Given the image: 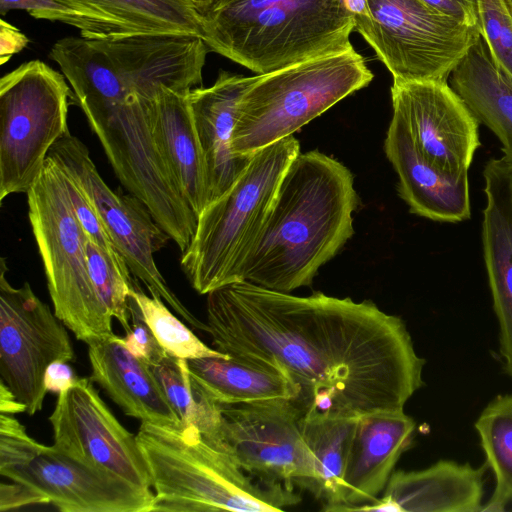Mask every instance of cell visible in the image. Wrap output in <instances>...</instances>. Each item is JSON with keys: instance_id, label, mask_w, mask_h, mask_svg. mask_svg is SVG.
Instances as JSON below:
<instances>
[{"instance_id": "6da1fadb", "label": "cell", "mask_w": 512, "mask_h": 512, "mask_svg": "<svg viewBox=\"0 0 512 512\" xmlns=\"http://www.w3.org/2000/svg\"><path fill=\"white\" fill-rule=\"evenodd\" d=\"M206 310L215 349L294 381L306 412L403 411L424 384L425 360L405 322L370 300L295 296L237 281L209 292Z\"/></svg>"}, {"instance_id": "7a4b0ae2", "label": "cell", "mask_w": 512, "mask_h": 512, "mask_svg": "<svg viewBox=\"0 0 512 512\" xmlns=\"http://www.w3.org/2000/svg\"><path fill=\"white\" fill-rule=\"evenodd\" d=\"M357 206L345 165L318 150L300 152L281 179L242 281L285 293L310 286L352 237Z\"/></svg>"}, {"instance_id": "3957f363", "label": "cell", "mask_w": 512, "mask_h": 512, "mask_svg": "<svg viewBox=\"0 0 512 512\" xmlns=\"http://www.w3.org/2000/svg\"><path fill=\"white\" fill-rule=\"evenodd\" d=\"M202 39L257 75L351 47L344 0H204Z\"/></svg>"}, {"instance_id": "277c9868", "label": "cell", "mask_w": 512, "mask_h": 512, "mask_svg": "<svg viewBox=\"0 0 512 512\" xmlns=\"http://www.w3.org/2000/svg\"><path fill=\"white\" fill-rule=\"evenodd\" d=\"M136 437L153 482L150 512H275L301 502L282 483L253 480L196 427L142 422Z\"/></svg>"}, {"instance_id": "5b68a950", "label": "cell", "mask_w": 512, "mask_h": 512, "mask_svg": "<svg viewBox=\"0 0 512 512\" xmlns=\"http://www.w3.org/2000/svg\"><path fill=\"white\" fill-rule=\"evenodd\" d=\"M209 49L200 36L140 34L56 41L49 58L73 91V102L110 101L130 94L155 95L166 86L186 92L202 82Z\"/></svg>"}, {"instance_id": "8992f818", "label": "cell", "mask_w": 512, "mask_h": 512, "mask_svg": "<svg viewBox=\"0 0 512 512\" xmlns=\"http://www.w3.org/2000/svg\"><path fill=\"white\" fill-rule=\"evenodd\" d=\"M299 153L293 135L259 150L232 186L198 215L180 266L199 294L242 281L281 179Z\"/></svg>"}, {"instance_id": "52a82bcc", "label": "cell", "mask_w": 512, "mask_h": 512, "mask_svg": "<svg viewBox=\"0 0 512 512\" xmlns=\"http://www.w3.org/2000/svg\"><path fill=\"white\" fill-rule=\"evenodd\" d=\"M372 79L365 59L353 46L259 75L237 106L233 154L252 157L292 136Z\"/></svg>"}, {"instance_id": "ba28073f", "label": "cell", "mask_w": 512, "mask_h": 512, "mask_svg": "<svg viewBox=\"0 0 512 512\" xmlns=\"http://www.w3.org/2000/svg\"><path fill=\"white\" fill-rule=\"evenodd\" d=\"M26 194L55 315L84 343L114 334L113 317L90 279L86 233L74 213L63 172L51 158Z\"/></svg>"}, {"instance_id": "9c48e42d", "label": "cell", "mask_w": 512, "mask_h": 512, "mask_svg": "<svg viewBox=\"0 0 512 512\" xmlns=\"http://www.w3.org/2000/svg\"><path fill=\"white\" fill-rule=\"evenodd\" d=\"M73 91L63 73L31 60L0 81V202L27 193L52 146L69 132Z\"/></svg>"}, {"instance_id": "30bf717a", "label": "cell", "mask_w": 512, "mask_h": 512, "mask_svg": "<svg viewBox=\"0 0 512 512\" xmlns=\"http://www.w3.org/2000/svg\"><path fill=\"white\" fill-rule=\"evenodd\" d=\"M0 474L42 494L61 512H150L154 492L43 445L0 415Z\"/></svg>"}, {"instance_id": "8fae6325", "label": "cell", "mask_w": 512, "mask_h": 512, "mask_svg": "<svg viewBox=\"0 0 512 512\" xmlns=\"http://www.w3.org/2000/svg\"><path fill=\"white\" fill-rule=\"evenodd\" d=\"M368 16H354V30L375 51L393 79L447 81L479 27L464 24L421 0H367Z\"/></svg>"}, {"instance_id": "7c38bea8", "label": "cell", "mask_w": 512, "mask_h": 512, "mask_svg": "<svg viewBox=\"0 0 512 512\" xmlns=\"http://www.w3.org/2000/svg\"><path fill=\"white\" fill-rule=\"evenodd\" d=\"M48 157L83 189L132 275L190 325L207 332V324L180 301L155 263L154 254L171 239L146 205L131 193L113 191L100 176L86 145L70 132L52 146Z\"/></svg>"}, {"instance_id": "4fadbf2b", "label": "cell", "mask_w": 512, "mask_h": 512, "mask_svg": "<svg viewBox=\"0 0 512 512\" xmlns=\"http://www.w3.org/2000/svg\"><path fill=\"white\" fill-rule=\"evenodd\" d=\"M0 266V379L32 416L43 407L47 367L73 361L75 353L64 323L28 282L10 284L5 258Z\"/></svg>"}, {"instance_id": "5bb4252c", "label": "cell", "mask_w": 512, "mask_h": 512, "mask_svg": "<svg viewBox=\"0 0 512 512\" xmlns=\"http://www.w3.org/2000/svg\"><path fill=\"white\" fill-rule=\"evenodd\" d=\"M220 412V440L245 472L308 491L311 454L302 432L305 409L299 402L220 404Z\"/></svg>"}, {"instance_id": "9a60e30c", "label": "cell", "mask_w": 512, "mask_h": 512, "mask_svg": "<svg viewBox=\"0 0 512 512\" xmlns=\"http://www.w3.org/2000/svg\"><path fill=\"white\" fill-rule=\"evenodd\" d=\"M92 382L91 378H78L58 394L48 418L53 445L87 464L151 490L150 469L136 435L117 420Z\"/></svg>"}, {"instance_id": "2e32d148", "label": "cell", "mask_w": 512, "mask_h": 512, "mask_svg": "<svg viewBox=\"0 0 512 512\" xmlns=\"http://www.w3.org/2000/svg\"><path fill=\"white\" fill-rule=\"evenodd\" d=\"M392 117L419 153L452 175H466L480 146L478 120L447 81L393 79Z\"/></svg>"}, {"instance_id": "e0dca14e", "label": "cell", "mask_w": 512, "mask_h": 512, "mask_svg": "<svg viewBox=\"0 0 512 512\" xmlns=\"http://www.w3.org/2000/svg\"><path fill=\"white\" fill-rule=\"evenodd\" d=\"M486 206L483 210L484 261L499 325L503 367L512 378V166L490 159L483 170Z\"/></svg>"}, {"instance_id": "ac0fdd59", "label": "cell", "mask_w": 512, "mask_h": 512, "mask_svg": "<svg viewBox=\"0 0 512 512\" xmlns=\"http://www.w3.org/2000/svg\"><path fill=\"white\" fill-rule=\"evenodd\" d=\"M258 78L220 71L214 84L187 94L206 166L208 204L232 186L252 158L233 154L231 141L238 103Z\"/></svg>"}, {"instance_id": "d6986e66", "label": "cell", "mask_w": 512, "mask_h": 512, "mask_svg": "<svg viewBox=\"0 0 512 512\" xmlns=\"http://www.w3.org/2000/svg\"><path fill=\"white\" fill-rule=\"evenodd\" d=\"M416 423L403 411L361 416L344 474V509L355 511L377 500L401 455L413 442Z\"/></svg>"}, {"instance_id": "ffe728a7", "label": "cell", "mask_w": 512, "mask_h": 512, "mask_svg": "<svg viewBox=\"0 0 512 512\" xmlns=\"http://www.w3.org/2000/svg\"><path fill=\"white\" fill-rule=\"evenodd\" d=\"M56 1L75 14V28L86 39L140 34L202 35L204 0Z\"/></svg>"}, {"instance_id": "44dd1931", "label": "cell", "mask_w": 512, "mask_h": 512, "mask_svg": "<svg viewBox=\"0 0 512 512\" xmlns=\"http://www.w3.org/2000/svg\"><path fill=\"white\" fill-rule=\"evenodd\" d=\"M384 151L398 175L399 195L410 212L440 222L470 218L468 174L452 175L427 161L394 117L387 130Z\"/></svg>"}, {"instance_id": "7402d4cb", "label": "cell", "mask_w": 512, "mask_h": 512, "mask_svg": "<svg viewBox=\"0 0 512 512\" xmlns=\"http://www.w3.org/2000/svg\"><path fill=\"white\" fill-rule=\"evenodd\" d=\"M91 380L130 417L141 422L183 428L149 365L112 334L89 341Z\"/></svg>"}, {"instance_id": "603a6c76", "label": "cell", "mask_w": 512, "mask_h": 512, "mask_svg": "<svg viewBox=\"0 0 512 512\" xmlns=\"http://www.w3.org/2000/svg\"><path fill=\"white\" fill-rule=\"evenodd\" d=\"M189 91L161 87L151 101L150 116L170 176L198 217L209 202V194L205 161L187 97Z\"/></svg>"}, {"instance_id": "cb8c5ba5", "label": "cell", "mask_w": 512, "mask_h": 512, "mask_svg": "<svg viewBox=\"0 0 512 512\" xmlns=\"http://www.w3.org/2000/svg\"><path fill=\"white\" fill-rule=\"evenodd\" d=\"M487 468L439 460L421 470L394 471L383 495L401 512L481 511Z\"/></svg>"}, {"instance_id": "d4e9b609", "label": "cell", "mask_w": 512, "mask_h": 512, "mask_svg": "<svg viewBox=\"0 0 512 512\" xmlns=\"http://www.w3.org/2000/svg\"><path fill=\"white\" fill-rule=\"evenodd\" d=\"M448 80L478 122L498 137L501 158L512 166V79L498 69L482 37L470 47Z\"/></svg>"}, {"instance_id": "484cf974", "label": "cell", "mask_w": 512, "mask_h": 512, "mask_svg": "<svg viewBox=\"0 0 512 512\" xmlns=\"http://www.w3.org/2000/svg\"><path fill=\"white\" fill-rule=\"evenodd\" d=\"M187 364L193 379L207 397L217 404L301 400L300 386L273 370L230 357L194 358L188 359Z\"/></svg>"}, {"instance_id": "4316f807", "label": "cell", "mask_w": 512, "mask_h": 512, "mask_svg": "<svg viewBox=\"0 0 512 512\" xmlns=\"http://www.w3.org/2000/svg\"><path fill=\"white\" fill-rule=\"evenodd\" d=\"M357 418L305 412L304 440L311 454L312 480L308 491L322 502V510L344 509V474Z\"/></svg>"}, {"instance_id": "83f0119b", "label": "cell", "mask_w": 512, "mask_h": 512, "mask_svg": "<svg viewBox=\"0 0 512 512\" xmlns=\"http://www.w3.org/2000/svg\"><path fill=\"white\" fill-rule=\"evenodd\" d=\"M147 364L183 426L196 427L206 438L222 443L220 404L209 399L193 379L187 359L166 352Z\"/></svg>"}, {"instance_id": "f1b7e54d", "label": "cell", "mask_w": 512, "mask_h": 512, "mask_svg": "<svg viewBox=\"0 0 512 512\" xmlns=\"http://www.w3.org/2000/svg\"><path fill=\"white\" fill-rule=\"evenodd\" d=\"M475 429L496 484L481 511H502L512 502V394L494 398L480 413Z\"/></svg>"}, {"instance_id": "f546056e", "label": "cell", "mask_w": 512, "mask_h": 512, "mask_svg": "<svg viewBox=\"0 0 512 512\" xmlns=\"http://www.w3.org/2000/svg\"><path fill=\"white\" fill-rule=\"evenodd\" d=\"M87 266L93 287L110 315L131 332L129 296L134 289L131 271L117 249L106 248L86 234Z\"/></svg>"}, {"instance_id": "4dcf8cb0", "label": "cell", "mask_w": 512, "mask_h": 512, "mask_svg": "<svg viewBox=\"0 0 512 512\" xmlns=\"http://www.w3.org/2000/svg\"><path fill=\"white\" fill-rule=\"evenodd\" d=\"M131 295L136 300L146 324L158 343L169 355L187 360L204 357H230L207 346L173 315L164 304L163 299L155 293H152L151 296L145 294L136 280Z\"/></svg>"}, {"instance_id": "1f68e13d", "label": "cell", "mask_w": 512, "mask_h": 512, "mask_svg": "<svg viewBox=\"0 0 512 512\" xmlns=\"http://www.w3.org/2000/svg\"><path fill=\"white\" fill-rule=\"evenodd\" d=\"M478 25L492 59L512 79V16L504 0H477Z\"/></svg>"}, {"instance_id": "d6a6232c", "label": "cell", "mask_w": 512, "mask_h": 512, "mask_svg": "<svg viewBox=\"0 0 512 512\" xmlns=\"http://www.w3.org/2000/svg\"><path fill=\"white\" fill-rule=\"evenodd\" d=\"M62 172L74 213L85 233L101 246L117 249L83 189L75 179Z\"/></svg>"}, {"instance_id": "836d02e7", "label": "cell", "mask_w": 512, "mask_h": 512, "mask_svg": "<svg viewBox=\"0 0 512 512\" xmlns=\"http://www.w3.org/2000/svg\"><path fill=\"white\" fill-rule=\"evenodd\" d=\"M129 312L132 329L123 337V341L130 352L147 363L166 353L146 324L143 314L131 294L129 296Z\"/></svg>"}, {"instance_id": "e575fe53", "label": "cell", "mask_w": 512, "mask_h": 512, "mask_svg": "<svg viewBox=\"0 0 512 512\" xmlns=\"http://www.w3.org/2000/svg\"><path fill=\"white\" fill-rule=\"evenodd\" d=\"M11 10H25L36 19L62 22L75 27V14L56 0H0V14Z\"/></svg>"}, {"instance_id": "d590c367", "label": "cell", "mask_w": 512, "mask_h": 512, "mask_svg": "<svg viewBox=\"0 0 512 512\" xmlns=\"http://www.w3.org/2000/svg\"><path fill=\"white\" fill-rule=\"evenodd\" d=\"M49 504L48 500L31 487L15 482L2 483L0 486V511L17 509L24 506Z\"/></svg>"}, {"instance_id": "8d00e7d4", "label": "cell", "mask_w": 512, "mask_h": 512, "mask_svg": "<svg viewBox=\"0 0 512 512\" xmlns=\"http://www.w3.org/2000/svg\"><path fill=\"white\" fill-rule=\"evenodd\" d=\"M441 13L470 25H478L477 0H421Z\"/></svg>"}, {"instance_id": "74e56055", "label": "cell", "mask_w": 512, "mask_h": 512, "mask_svg": "<svg viewBox=\"0 0 512 512\" xmlns=\"http://www.w3.org/2000/svg\"><path fill=\"white\" fill-rule=\"evenodd\" d=\"M29 38L3 18L0 20V63L5 64L29 43Z\"/></svg>"}, {"instance_id": "f35d334b", "label": "cell", "mask_w": 512, "mask_h": 512, "mask_svg": "<svg viewBox=\"0 0 512 512\" xmlns=\"http://www.w3.org/2000/svg\"><path fill=\"white\" fill-rule=\"evenodd\" d=\"M78 378L67 362L56 361L51 363L44 375V384L47 392L61 393L71 387Z\"/></svg>"}, {"instance_id": "ab89813d", "label": "cell", "mask_w": 512, "mask_h": 512, "mask_svg": "<svg viewBox=\"0 0 512 512\" xmlns=\"http://www.w3.org/2000/svg\"><path fill=\"white\" fill-rule=\"evenodd\" d=\"M26 405L18 400L10 388L0 379V411L5 414L26 412Z\"/></svg>"}, {"instance_id": "60d3db41", "label": "cell", "mask_w": 512, "mask_h": 512, "mask_svg": "<svg viewBox=\"0 0 512 512\" xmlns=\"http://www.w3.org/2000/svg\"><path fill=\"white\" fill-rule=\"evenodd\" d=\"M348 10L354 16H368L367 0H344Z\"/></svg>"}, {"instance_id": "b9f144b4", "label": "cell", "mask_w": 512, "mask_h": 512, "mask_svg": "<svg viewBox=\"0 0 512 512\" xmlns=\"http://www.w3.org/2000/svg\"><path fill=\"white\" fill-rule=\"evenodd\" d=\"M504 2H505V4H506V6H507V8H508V10H509V12H510V14L512 16V0H504Z\"/></svg>"}]
</instances>
